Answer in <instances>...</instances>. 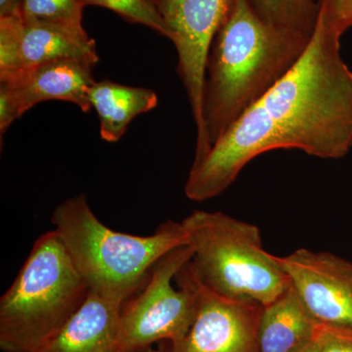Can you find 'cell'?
Instances as JSON below:
<instances>
[{
  "label": "cell",
  "instance_id": "cell-1",
  "mask_svg": "<svg viewBox=\"0 0 352 352\" xmlns=\"http://www.w3.org/2000/svg\"><path fill=\"white\" fill-rule=\"evenodd\" d=\"M340 38L318 17L296 66L192 164L184 187L187 198L203 201L220 195L250 162L273 150H300L325 160L349 154L352 71L340 54Z\"/></svg>",
  "mask_w": 352,
  "mask_h": 352
},
{
  "label": "cell",
  "instance_id": "cell-2",
  "mask_svg": "<svg viewBox=\"0 0 352 352\" xmlns=\"http://www.w3.org/2000/svg\"><path fill=\"white\" fill-rule=\"evenodd\" d=\"M311 36L268 24L248 0L234 1L208 52L203 135L196 141L193 164L201 161L243 113L296 66Z\"/></svg>",
  "mask_w": 352,
  "mask_h": 352
},
{
  "label": "cell",
  "instance_id": "cell-3",
  "mask_svg": "<svg viewBox=\"0 0 352 352\" xmlns=\"http://www.w3.org/2000/svg\"><path fill=\"white\" fill-rule=\"evenodd\" d=\"M50 221L89 292L124 303L145 286L160 259L188 245L182 222L173 220L149 236L112 230L94 214L85 194L58 205Z\"/></svg>",
  "mask_w": 352,
  "mask_h": 352
},
{
  "label": "cell",
  "instance_id": "cell-4",
  "mask_svg": "<svg viewBox=\"0 0 352 352\" xmlns=\"http://www.w3.org/2000/svg\"><path fill=\"white\" fill-rule=\"evenodd\" d=\"M89 289L54 230L41 234L0 298V349L39 352L87 300Z\"/></svg>",
  "mask_w": 352,
  "mask_h": 352
},
{
  "label": "cell",
  "instance_id": "cell-5",
  "mask_svg": "<svg viewBox=\"0 0 352 352\" xmlns=\"http://www.w3.org/2000/svg\"><path fill=\"white\" fill-rule=\"evenodd\" d=\"M182 223L193 250L189 270L206 289L266 305L288 288L289 278L264 250L258 226L207 210H195Z\"/></svg>",
  "mask_w": 352,
  "mask_h": 352
},
{
  "label": "cell",
  "instance_id": "cell-6",
  "mask_svg": "<svg viewBox=\"0 0 352 352\" xmlns=\"http://www.w3.org/2000/svg\"><path fill=\"white\" fill-rule=\"evenodd\" d=\"M189 245L166 254L147 283L120 309L117 352H143L155 342L175 344L188 332L198 308L199 291L188 267Z\"/></svg>",
  "mask_w": 352,
  "mask_h": 352
},
{
  "label": "cell",
  "instance_id": "cell-7",
  "mask_svg": "<svg viewBox=\"0 0 352 352\" xmlns=\"http://www.w3.org/2000/svg\"><path fill=\"white\" fill-rule=\"evenodd\" d=\"M170 31L177 52L176 72L186 90L197 140L203 135L206 65L215 34L235 0H147Z\"/></svg>",
  "mask_w": 352,
  "mask_h": 352
},
{
  "label": "cell",
  "instance_id": "cell-8",
  "mask_svg": "<svg viewBox=\"0 0 352 352\" xmlns=\"http://www.w3.org/2000/svg\"><path fill=\"white\" fill-rule=\"evenodd\" d=\"M275 258L317 323L352 331L351 261L305 248Z\"/></svg>",
  "mask_w": 352,
  "mask_h": 352
},
{
  "label": "cell",
  "instance_id": "cell-9",
  "mask_svg": "<svg viewBox=\"0 0 352 352\" xmlns=\"http://www.w3.org/2000/svg\"><path fill=\"white\" fill-rule=\"evenodd\" d=\"M195 280L199 291L195 318L186 335L168 344L164 352H259L263 305L217 295Z\"/></svg>",
  "mask_w": 352,
  "mask_h": 352
},
{
  "label": "cell",
  "instance_id": "cell-10",
  "mask_svg": "<svg viewBox=\"0 0 352 352\" xmlns=\"http://www.w3.org/2000/svg\"><path fill=\"white\" fill-rule=\"evenodd\" d=\"M62 58H78L95 66L99 62L96 43L85 31L31 22L21 16L0 18V76Z\"/></svg>",
  "mask_w": 352,
  "mask_h": 352
},
{
  "label": "cell",
  "instance_id": "cell-11",
  "mask_svg": "<svg viewBox=\"0 0 352 352\" xmlns=\"http://www.w3.org/2000/svg\"><path fill=\"white\" fill-rule=\"evenodd\" d=\"M95 65L78 58H62L6 76V83L19 106L21 115L41 102L58 100L78 106L82 112L91 110L90 87L94 85Z\"/></svg>",
  "mask_w": 352,
  "mask_h": 352
},
{
  "label": "cell",
  "instance_id": "cell-12",
  "mask_svg": "<svg viewBox=\"0 0 352 352\" xmlns=\"http://www.w3.org/2000/svg\"><path fill=\"white\" fill-rule=\"evenodd\" d=\"M122 305L89 292L80 309L39 352H117Z\"/></svg>",
  "mask_w": 352,
  "mask_h": 352
},
{
  "label": "cell",
  "instance_id": "cell-13",
  "mask_svg": "<svg viewBox=\"0 0 352 352\" xmlns=\"http://www.w3.org/2000/svg\"><path fill=\"white\" fill-rule=\"evenodd\" d=\"M318 326L289 283L284 293L263 305L259 352H298L314 340Z\"/></svg>",
  "mask_w": 352,
  "mask_h": 352
},
{
  "label": "cell",
  "instance_id": "cell-14",
  "mask_svg": "<svg viewBox=\"0 0 352 352\" xmlns=\"http://www.w3.org/2000/svg\"><path fill=\"white\" fill-rule=\"evenodd\" d=\"M90 104L100 122V136L107 142H118L131 120L157 107L156 92L149 88L129 87L110 80L95 82L90 87Z\"/></svg>",
  "mask_w": 352,
  "mask_h": 352
},
{
  "label": "cell",
  "instance_id": "cell-15",
  "mask_svg": "<svg viewBox=\"0 0 352 352\" xmlns=\"http://www.w3.org/2000/svg\"><path fill=\"white\" fill-rule=\"evenodd\" d=\"M252 10L268 24L314 34L318 22L319 0H248Z\"/></svg>",
  "mask_w": 352,
  "mask_h": 352
},
{
  "label": "cell",
  "instance_id": "cell-16",
  "mask_svg": "<svg viewBox=\"0 0 352 352\" xmlns=\"http://www.w3.org/2000/svg\"><path fill=\"white\" fill-rule=\"evenodd\" d=\"M83 9L80 0H25L20 16L25 21L83 32Z\"/></svg>",
  "mask_w": 352,
  "mask_h": 352
},
{
  "label": "cell",
  "instance_id": "cell-17",
  "mask_svg": "<svg viewBox=\"0 0 352 352\" xmlns=\"http://www.w3.org/2000/svg\"><path fill=\"white\" fill-rule=\"evenodd\" d=\"M83 6L109 9L131 24L150 28L170 39V31L163 19L147 0H80Z\"/></svg>",
  "mask_w": 352,
  "mask_h": 352
},
{
  "label": "cell",
  "instance_id": "cell-18",
  "mask_svg": "<svg viewBox=\"0 0 352 352\" xmlns=\"http://www.w3.org/2000/svg\"><path fill=\"white\" fill-rule=\"evenodd\" d=\"M319 17L331 31L342 36L352 28V0H319Z\"/></svg>",
  "mask_w": 352,
  "mask_h": 352
},
{
  "label": "cell",
  "instance_id": "cell-19",
  "mask_svg": "<svg viewBox=\"0 0 352 352\" xmlns=\"http://www.w3.org/2000/svg\"><path fill=\"white\" fill-rule=\"evenodd\" d=\"M317 352H352V331L319 324Z\"/></svg>",
  "mask_w": 352,
  "mask_h": 352
},
{
  "label": "cell",
  "instance_id": "cell-20",
  "mask_svg": "<svg viewBox=\"0 0 352 352\" xmlns=\"http://www.w3.org/2000/svg\"><path fill=\"white\" fill-rule=\"evenodd\" d=\"M22 117L19 106L8 85L0 82V135H4L11 124Z\"/></svg>",
  "mask_w": 352,
  "mask_h": 352
},
{
  "label": "cell",
  "instance_id": "cell-21",
  "mask_svg": "<svg viewBox=\"0 0 352 352\" xmlns=\"http://www.w3.org/2000/svg\"><path fill=\"white\" fill-rule=\"evenodd\" d=\"M25 0H0V18L20 16Z\"/></svg>",
  "mask_w": 352,
  "mask_h": 352
},
{
  "label": "cell",
  "instance_id": "cell-22",
  "mask_svg": "<svg viewBox=\"0 0 352 352\" xmlns=\"http://www.w3.org/2000/svg\"><path fill=\"white\" fill-rule=\"evenodd\" d=\"M298 352H317V344L316 340H315V338L312 342H310L309 344H307V346H305L303 347V349H300V351H298Z\"/></svg>",
  "mask_w": 352,
  "mask_h": 352
},
{
  "label": "cell",
  "instance_id": "cell-23",
  "mask_svg": "<svg viewBox=\"0 0 352 352\" xmlns=\"http://www.w3.org/2000/svg\"><path fill=\"white\" fill-rule=\"evenodd\" d=\"M143 352H162L160 351H155V349H153L152 347H149V349H146L145 351Z\"/></svg>",
  "mask_w": 352,
  "mask_h": 352
}]
</instances>
